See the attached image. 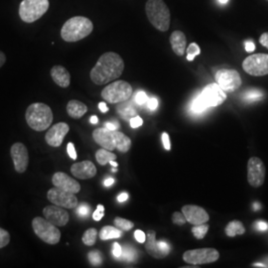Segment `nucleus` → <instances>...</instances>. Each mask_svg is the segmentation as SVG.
Listing matches in <instances>:
<instances>
[{
  "instance_id": "obj_16",
  "label": "nucleus",
  "mask_w": 268,
  "mask_h": 268,
  "mask_svg": "<svg viewBox=\"0 0 268 268\" xmlns=\"http://www.w3.org/2000/svg\"><path fill=\"white\" fill-rule=\"evenodd\" d=\"M70 130V126L66 122H59L49 127L47 133L45 135V140L48 145L52 147H59L62 145L65 136Z\"/></svg>"
},
{
  "instance_id": "obj_45",
  "label": "nucleus",
  "mask_w": 268,
  "mask_h": 268,
  "mask_svg": "<svg viewBox=\"0 0 268 268\" xmlns=\"http://www.w3.org/2000/svg\"><path fill=\"white\" fill-rule=\"evenodd\" d=\"M134 238L139 243H144L146 241V235L140 230H137L134 232Z\"/></svg>"
},
{
  "instance_id": "obj_26",
  "label": "nucleus",
  "mask_w": 268,
  "mask_h": 268,
  "mask_svg": "<svg viewBox=\"0 0 268 268\" xmlns=\"http://www.w3.org/2000/svg\"><path fill=\"white\" fill-rule=\"evenodd\" d=\"M100 239L102 241H108V240H113V239H119L122 236V231L117 229L116 227H110L106 226L104 227L101 232L99 233Z\"/></svg>"
},
{
  "instance_id": "obj_8",
  "label": "nucleus",
  "mask_w": 268,
  "mask_h": 268,
  "mask_svg": "<svg viewBox=\"0 0 268 268\" xmlns=\"http://www.w3.org/2000/svg\"><path fill=\"white\" fill-rule=\"evenodd\" d=\"M32 228L35 235L41 241L55 245L61 241V232L57 226L42 216H36L32 220Z\"/></svg>"
},
{
  "instance_id": "obj_28",
  "label": "nucleus",
  "mask_w": 268,
  "mask_h": 268,
  "mask_svg": "<svg viewBox=\"0 0 268 268\" xmlns=\"http://www.w3.org/2000/svg\"><path fill=\"white\" fill-rule=\"evenodd\" d=\"M116 158H117V156L114 153H112L111 151L105 149V148L98 150L96 153V159L98 161V163L102 166L107 165V163H109L110 161L116 160Z\"/></svg>"
},
{
  "instance_id": "obj_53",
  "label": "nucleus",
  "mask_w": 268,
  "mask_h": 268,
  "mask_svg": "<svg viewBox=\"0 0 268 268\" xmlns=\"http://www.w3.org/2000/svg\"><path fill=\"white\" fill-rule=\"evenodd\" d=\"M99 108H100V110H101L103 113H106V112L108 111V107H107L106 103H100V104H99Z\"/></svg>"
},
{
  "instance_id": "obj_48",
  "label": "nucleus",
  "mask_w": 268,
  "mask_h": 268,
  "mask_svg": "<svg viewBox=\"0 0 268 268\" xmlns=\"http://www.w3.org/2000/svg\"><path fill=\"white\" fill-rule=\"evenodd\" d=\"M158 244H159V247H160L162 252L167 256L169 254V252H170V245H169V243L166 242V241H158Z\"/></svg>"
},
{
  "instance_id": "obj_1",
  "label": "nucleus",
  "mask_w": 268,
  "mask_h": 268,
  "mask_svg": "<svg viewBox=\"0 0 268 268\" xmlns=\"http://www.w3.org/2000/svg\"><path fill=\"white\" fill-rule=\"evenodd\" d=\"M124 70V62L118 54L107 52L100 57L92 69L90 77L93 82L103 85L118 79Z\"/></svg>"
},
{
  "instance_id": "obj_25",
  "label": "nucleus",
  "mask_w": 268,
  "mask_h": 268,
  "mask_svg": "<svg viewBox=\"0 0 268 268\" xmlns=\"http://www.w3.org/2000/svg\"><path fill=\"white\" fill-rule=\"evenodd\" d=\"M116 111L119 114V116L124 119V120H130L132 117L137 115L136 108L134 107L133 105L129 102H123L120 103L119 106L116 107Z\"/></svg>"
},
{
  "instance_id": "obj_54",
  "label": "nucleus",
  "mask_w": 268,
  "mask_h": 268,
  "mask_svg": "<svg viewBox=\"0 0 268 268\" xmlns=\"http://www.w3.org/2000/svg\"><path fill=\"white\" fill-rule=\"evenodd\" d=\"M113 184H114V179H113V178H107V179L105 180V182H104V185H105L106 187H110V186H112Z\"/></svg>"
},
{
  "instance_id": "obj_7",
  "label": "nucleus",
  "mask_w": 268,
  "mask_h": 268,
  "mask_svg": "<svg viewBox=\"0 0 268 268\" xmlns=\"http://www.w3.org/2000/svg\"><path fill=\"white\" fill-rule=\"evenodd\" d=\"M132 86L125 80H116L107 85L103 92V99L109 104H120L128 101L132 96Z\"/></svg>"
},
{
  "instance_id": "obj_12",
  "label": "nucleus",
  "mask_w": 268,
  "mask_h": 268,
  "mask_svg": "<svg viewBox=\"0 0 268 268\" xmlns=\"http://www.w3.org/2000/svg\"><path fill=\"white\" fill-rule=\"evenodd\" d=\"M47 199L56 206L65 209H76L79 206V200L76 194L54 187L47 193Z\"/></svg>"
},
{
  "instance_id": "obj_3",
  "label": "nucleus",
  "mask_w": 268,
  "mask_h": 268,
  "mask_svg": "<svg viewBox=\"0 0 268 268\" xmlns=\"http://www.w3.org/2000/svg\"><path fill=\"white\" fill-rule=\"evenodd\" d=\"M227 100L226 92L215 82L204 87L202 93L194 99L191 110L195 113H201L209 107H218Z\"/></svg>"
},
{
  "instance_id": "obj_40",
  "label": "nucleus",
  "mask_w": 268,
  "mask_h": 268,
  "mask_svg": "<svg viewBox=\"0 0 268 268\" xmlns=\"http://www.w3.org/2000/svg\"><path fill=\"white\" fill-rule=\"evenodd\" d=\"M77 214L80 216H87L90 214V207L86 204H80L78 206Z\"/></svg>"
},
{
  "instance_id": "obj_27",
  "label": "nucleus",
  "mask_w": 268,
  "mask_h": 268,
  "mask_svg": "<svg viewBox=\"0 0 268 268\" xmlns=\"http://www.w3.org/2000/svg\"><path fill=\"white\" fill-rule=\"evenodd\" d=\"M226 235L230 238H234L236 236H241L245 233V229L240 220H233L229 222L226 228Z\"/></svg>"
},
{
  "instance_id": "obj_4",
  "label": "nucleus",
  "mask_w": 268,
  "mask_h": 268,
  "mask_svg": "<svg viewBox=\"0 0 268 268\" xmlns=\"http://www.w3.org/2000/svg\"><path fill=\"white\" fill-rule=\"evenodd\" d=\"M27 124L35 131L48 129L54 120L51 107L43 103H34L27 107L25 113Z\"/></svg>"
},
{
  "instance_id": "obj_23",
  "label": "nucleus",
  "mask_w": 268,
  "mask_h": 268,
  "mask_svg": "<svg viewBox=\"0 0 268 268\" xmlns=\"http://www.w3.org/2000/svg\"><path fill=\"white\" fill-rule=\"evenodd\" d=\"M170 44L177 56H184L187 46L186 36L182 31H174L170 36Z\"/></svg>"
},
{
  "instance_id": "obj_38",
  "label": "nucleus",
  "mask_w": 268,
  "mask_h": 268,
  "mask_svg": "<svg viewBox=\"0 0 268 268\" xmlns=\"http://www.w3.org/2000/svg\"><path fill=\"white\" fill-rule=\"evenodd\" d=\"M172 221L175 224V225H178V226H183L186 224L187 219L185 217L184 214H181V213H174L172 214Z\"/></svg>"
},
{
  "instance_id": "obj_52",
  "label": "nucleus",
  "mask_w": 268,
  "mask_h": 268,
  "mask_svg": "<svg viewBox=\"0 0 268 268\" xmlns=\"http://www.w3.org/2000/svg\"><path fill=\"white\" fill-rule=\"evenodd\" d=\"M127 199H128V194H127V193H121V194L117 197V201H118L119 203H123V202H125Z\"/></svg>"
},
{
  "instance_id": "obj_42",
  "label": "nucleus",
  "mask_w": 268,
  "mask_h": 268,
  "mask_svg": "<svg viewBox=\"0 0 268 268\" xmlns=\"http://www.w3.org/2000/svg\"><path fill=\"white\" fill-rule=\"evenodd\" d=\"M67 151H68V154L69 156L73 159V160H76L78 155H77V151H76V148H75V145L74 143L70 142L68 143V146H67Z\"/></svg>"
},
{
  "instance_id": "obj_62",
  "label": "nucleus",
  "mask_w": 268,
  "mask_h": 268,
  "mask_svg": "<svg viewBox=\"0 0 268 268\" xmlns=\"http://www.w3.org/2000/svg\"><path fill=\"white\" fill-rule=\"evenodd\" d=\"M116 171H117L116 167H113V168H112V172H116Z\"/></svg>"
},
{
  "instance_id": "obj_58",
  "label": "nucleus",
  "mask_w": 268,
  "mask_h": 268,
  "mask_svg": "<svg viewBox=\"0 0 268 268\" xmlns=\"http://www.w3.org/2000/svg\"><path fill=\"white\" fill-rule=\"evenodd\" d=\"M260 209V205L258 204V203H254L253 204V210L254 211H257V210H259Z\"/></svg>"
},
{
  "instance_id": "obj_17",
  "label": "nucleus",
  "mask_w": 268,
  "mask_h": 268,
  "mask_svg": "<svg viewBox=\"0 0 268 268\" xmlns=\"http://www.w3.org/2000/svg\"><path fill=\"white\" fill-rule=\"evenodd\" d=\"M43 214L46 219H48L57 227L66 226L70 219V214L65 210V208L56 205L45 207L43 210Z\"/></svg>"
},
{
  "instance_id": "obj_20",
  "label": "nucleus",
  "mask_w": 268,
  "mask_h": 268,
  "mask_svg": "<svg viewBox=\"0 0 268 268\" xmlns=\"http://www.w3.org/2000/svg\"><path fill=\"white\" fill-rule=\"evenodd\" d=\"M71 172L74 177L80 180H86L97 175V167L92 161H81L72 165Z\"/></svg>"
},
{
  "instance_id": "obj_39",
  "label": "nucleus",
  "mask_w": 268,
  "mask_h": 268,
  "mask_svg": "<svg viewBox=\"0 0 268 268\" xmlns=\"http://www.w3.org/2000/svg\"><path fill=\"white\" fill-rule=\"evenodd\" d=\"M105 215V207L103 205H98L97 210L95 211V213L93 214V218L97 221L101 220Z\"/></svg>"
},
{
  "instance_id": "obj_6",
  "label": "nucleus",
  "mask_w": 268,
  "mask_h": 268,
  "mask_svg": "<svg viewBox=\"0 0 268 268\" xmlns=\"http://www.w3.org/2000/svg\"><path fill=\"white\" fill-rule=\"evenodd\" d=\"M145 11L149 22L161 32L168 31L170 27V10L163 0H148Z\"/></svg>"
},
{
  "instance_id": "obj_33",
  "label": "nucleus",
  "mask_w": 268,
  "mask_h": 268,
  "mask_svg": "<svg viewBox=\"0 0 268 268\" xmlns=\"http://www.w3.org/2000/svg\"><path fill=\"white\" fill-rule=\"evenodd\" d=\"M88 260L90 262L94 265V266H100L103 263V255L100 251L98 250H93L91 252H88L87 254Z\"/></svg>"
},
{
  "instance_id": "obj_43",
  "label": "nucleus",
  "mask_w": 268,
  "mask_h": 268,
  "mask_svg": "<svg viewBox=\"0 0 268 268\" xmlns=\"http://www.w3.org/2000/svg\"><path fill=\"white\" fill-rule=\"evenodd\" d=\"M129 123H130V126L132 128H138V127H140L143 124V119L140 116L136 115V116H134L129 120Z\"/></svg>"
},
{
  "instance_id": "obj_22",
  "label": "nucleus",
  "mask_w": 268,
  "mask_h": 268,
  "mask_svg": "<svg viewBox=\"0 0 268 268\" xmlns=\"http://www.w3.org/2000/svg\"><path fill=\"white\" fill-rule=\"evenodd\" d=\"M145 249L148 252V254L154 258L161 259V258L166 257V255L162 252L159 247L158 241H156V233L154 231H149L146 235Z\"/></svg>"
},
{
  "instance_id": "obj_2",
  "label": "nucleus",
  "mask_w": 268,
  "mask_h": 268,
  "mask_svg": "<svg viewBox=\"0 0 268 268\" xmlns=\"http://www.w3.org/2000/svg\"><path fill=\"white\" fill-rule=\"evenodd\" d=\"M93 137L99 145L109 151L117 149L120 153H126L131 148V139L117 130L98 128L94 130Z\"/></svg>"
},
{
  "instance_id": "obj_30",
  "label": "nucleus",
  "mask_w": 268,
  "mask_h": 268,
  "mask_svg": "<svg viewBox=\"0 0 268 268\" xmlns=\"http://www.w3.org/2000/svg\"><path fill=\"white\" fill-rule=\"evenodd\" d=\"M98 231L96 229H88L84 232L81 241L82 242L87 245V246H93L97 242V238H98Z\"/></svg>"
},
{
  "instance_id": "obj_47",
  "label": "nucleus",
  "mask_w": 268,
  "mask_h": 268,
  "mask_svg": "<svg viewBox=\"0 0 268 268\" xmlns=\"http://www.w3.org/2000/svg\"><path fill=\"white\" fill-rule=\"evenodd\" d=\"M255 226V229L258 231V232H266L268 230V224L265 221H262V220H258L254 224Z\"/></svg>"
},
{
  "instance_id": "obj_55",
  "label": "nucleus",
  "mask_w": 268,
  "mask_h": 268,
  "mask_svg": "<svg viewBox=\"0 0 268 268\" xmlns=\"http://www.w3.org/2000/svg\"><path fill=\"white\" fill-rule=\"evenodd\" d=\"M6 62V56L2 51H0V68L5 64Z\"/></svg>"
},
{
  "instance_id": "obj_35",
  "label": "nucleus",
  "mask_w": 268,
  "mask_h": 268,
  "mask_svg": "<svg viewBox=\"0 0 268 268\" xmlns=\"http://www.w3.org/2000/svg\"><path fill=\"white\" fill-rule=\"evenodd\" d=\"M9 242H10L9 233L6 230L0 228V248L7 246L9 244Z\"/></svg>"
},
{
  "instance_id": "obj_10",
  "label": "nucleus",
  "mask_w": 268,
  "mask_h": 268,
  "mask_svg": "<svg viewBox=\"0 0 268 268\" xmlns=\"http://www.w3.org/2000/svg\"><path fill=\"white\" fill-rule=\"evenodd\" d=\"M219 258V253L212 247L187 250L183 254V259L189 264L199 265L215 262Z\"/></svg>"
},
{
  "instance_id": "obj_21",
  "label": "nucleus",
  "mask_w": 268,
  "mask_h": 268,
  "mask_svg": "<svg viewBox=\"0 0 268 268\" xmlns=\"http://www.w3.org/2000/svg\"><path fill=\"white\" fill-rule=\"evenodd\" d=\"M51 77L55 83L61 87L66 88L71 83V75L69 71L63 66L60 65L54 66L51 69Z\"/></svg>"
},
{
  "instance_id": "obj_15",
  "label": "nucleus",
  "mask_w": 268,
  "mask_h": 268,
  "mask_svg": "<svg viewBox=\"0 0 268 268\" xmlns=\"http://www.w3.org/2000/svg\"><path fill=\"white\" fill-rule=\"evenodd\" d=\"M10 155L15 171L19 174L25 173L29 165V152L26 146L21 142L14 143L10 148Z\"/></svg>"
},
{
  "instance_id": "obj_60",
  "label": "nucleus",
  "mask_w": 268,
  "mask_h": 268,
  "mask_svg": "<svg viewBox=\"0 0 268 268\" xmlns=\"http://www.w3.org/2000/svg\"><path fill=\"white\" fill-rule=\"evenodd\" d=\"M263 263L266 265V267H268V256L264 258V262H263Z\"/></svg>"
},
{
  "instance_id": "obj_36",
  "label": "nucleus",
  "mask_w": 268,
  "mask_h": 268,
  "mask_svg": "<svg viewBox=\"0 0 268 268\" xmlns=\"http://www.w3.org/2000/svg\"><path fill=\"white\" fill-rule=\"evenodd\" d=\"M147 101H148V97H147L146 93H144V92H142V91L138 92V93L135 95V97H134V102H135L137 105H139V106L146 105Z\"/></svg>"
},
{
  "instance_id": "obj_57",
  "label": "nucleus",
  "mask_w": 268,
  "mask_h": 268,
  "mask_svg": "<svg viewBox=\"0 0 268 268\" xmlns=\"http://www.w3.org/2000/svg\"><path fill=\"white\" fill-rule=\"evenodd\" d=\"M253 266H254V267L266 268V265H265L264 263H254V264H253Z\"/></svg>"
},
{
  "instance_id": "obj_19",
  "label": "nucleus",
  "mask_w": 268,
  "mask_h": 268,
  "mask_svg": "<svg viewBox=\"0 0 268 268\" xmlns=\"http://www.w3.org/2000/svg\"><path fill=\"white\" fill-rule=\"evenodd\" d=\"M52 183L54 187L59 188L74 194H77L80 191V183L64 172L55 173L52 177Z\"/></svg>"
},
{
  "instance_id": "obj_11",
  "label": "nucleus",
  "mask_w": 268,
  "mask_h": 268,
  "mask_svg": "<svg viewBox=\"0 0 268 268\" xmlns=\"http://www.w3.org/2000/svg\"><path fill=\"white\" fill-rule=\"evenodd\" d=\"M242 68L244 72L251 76L261 77L268 75L267 54H255L247 57L242 63Z\"/></svg>"
},
{
  "instance_id": "obj_37",
  "label": "nucleus",
  "mask_w": 268,
  "mask_h": 268,
  "mask_svg": "<svg viewBox=\"0 0 268 268\" xmlns=\"http://www.w3.org/2000/svg\"><path fill=\"white\" fill-rule=\"evenodd\" d=\"M122 258L128 261H132L136 257V252L134 251L131 247H125V249H122Z\"/></svg>"
},
{
  "instance_id": "obj_14",
  "label": "nucleus",
  "mask_w": 268,
  "mask_h": 268,
  "mask_svg": "<svg viewBox=\"0 0 268 268\" xmlns=\"http://www.w3.org/2000/svg\"><path fill=\"white\" fill-rule=\"evenodd\" d=\"M265 179V166L257 157H252L247 164V180L252 187H260Z\"/></svg>"
},
{
  "instance_id": "obj_29",
  "label": "nucleus",
  "mask_w": 268,
  "mask_h": 268,
  "mask_svg": "<svg viewBox=\"0 0 268 268\" xmlns=\"http://www.w3.org/2000/svg\"><path fill=\"white\" fill-rule=\"evenodd\" d=\"M264 97L263 92L257 88H250L242 94V99L247 103H254L262 100Z\"/></svg>"
},
{
  "instance_id": "obj_31",
  "label": "nucleus",
  "mask_w": 268,
  "mask_h": 268,
  "mask_svg": "<svg viewBox=\"0 0 268 268\" xmlns=\"http://www.w3.org/2000/svg\"><path fill=\"white\" fill-rule=\"evenodd\" d=\"M113 224H114V226L117 229L121 230L122 232H128L131 229H133L134 227V224L132 221H130V220L126 219V218H122L120 216L115 217L114 220H113Z\"/></svg>"
},
{
  "instance_id": "obj_24",
  "label": "nucleus",
  "mask_w": 268,
  "mask_h": 268,
  "mask_svg": "<svg viewBox=\"0 0 268 268\" xmlns=\"http://www.w3.org/2000/svg\"><path fill=\"white\" fill-rule=\"evenodd\" d=\"M87 111V107L77 100H72L67 105V112L68 114L75 119H79L82 117Z\"/></svg>"
},
{
  "instance_id": "obj_56",
  "label": "nucleus",
  "mask_w": 268,
  "mask_h": 268,
  "mask_svg": "<svg viewBox=\"0 0 268 268\" xmlns=\"http://www.w3.org/2000/svg\"><path fill=\"white\" fill-rule=\"evenodd\" d=\"M90 121H91V123H93V124H97V123L99 122V118H98V116L94 115V116H92V117H91Z\"/></svg>"
},
{
  "instance_id": "obj_9",
  "label": "nucleus",
  "mask_w": 268,
  "mask_h": 268,
  "mask_svg": "<svg viewBox=\"0 0 268 268\" xmlns=\"http://www.w3.org/2000/svg\"><path fill=\"white\" fill-rule=\"evenodd\" d=\"M49 9V0H22L19 16L22 21L33 23L40 19Z\"/></svg>"
},
{
  "instance_id": "obj_59",
  "label": "nucleus",
  "mask_w": 268,
  "mask_h": 268,
  "mask_svg": "<svg viewBox=\"0 0 268 268\" xmlns=\"http://www.w3.org/2000/svg\"><path fill=\"white\" fill-rule=\"evenodd\" d=\"M109 164H110L111 166H113V167H118V164H117V163L114 160L110 161Z\"/></svg>"
},
{
  "instance_id": "obj_18",
  "label": "nucleus",
  "mask_w": 268,
  "mask_h": 268,
  "mask_svg": "<svg viewBox=\"0 0 268 268\" xmlns=\"http://www.w3.org/2000/svg\"><path fill=\"white\" fill-rule=\"evenodd\" d=\"M182 212L185 215L187 221L194 226L206 224L210 219L209 214L202 207H199V206H195V205L184 206L182 208Z\"/></svg>"
},
{
  "instance_id": "obj_44",
  "label": "nucleus",
  "mask_w": 268,
  "mask_h": 268,
  "mask_svg": "<svg viewBox=\"0 0 268 268\" xmlns=\"http://www.w3.org/2000/svg\"><path fill=\"white\" fill-rule=\"evenodd\" d=\"M162 142H163V145H164V148L166 150H170L171 149V142H170V137H169V134L166 133V132H163L162 133Z\"/></svg>"
},
{
  "instance_id": "obj_46",
  "label": "nucleus",
  "mask_w": 268,
  "mask_h": 268,
  "mask_svg": "<svg viewBox=\"0 0 268 268\" xmlns=\"http://www.w3.org/2000/svg\"><path fill=\"white\" fill-rule=\"evenodd\" d=\"M146 106L150 110L153 111V110L157 109V107H158V100L155 98H150V99H148Z\"/></svg>"
},
{
  "instance_id": "obj_50",
  "label": "nucleus",
  "mask_w": 268,
  "mask_h": 268,
  "mask_svg": "<svg viewBox=\"0 0 268 268\" xmlns=\"http://www.w3.org/2000/svg\"><path fill=\"white\" fill-rule=\"evenodd\" d=\"M244 45H245V51L246 52H249L250 53V52H253L255 50V45L251 41H246Z\"/></svg>"
},
{
  "instance_id": "obj_32",
  "label": "nucleus",
  "mask_w": 268,
  "mask_h": 268,
  "mask_svg": "<svg viewBox=\"0 0 268 268\" xmlns=\"http://www.w3.org/2000/svg\"><path fill=\"white\" fill-rule=\"evenodd\" d=\"M208 231H209V226L208 225H198V226H195L193 229H192V234L194 235V237L198 240H202L206 237V235L208 234Z\"/></svg>"
},
{
  "instance_id": "obj_34",
  "label": "nucleus",
  "mask_w": 268,
  "mask_h": 268,
  "mask_svg": "<svg viewBox=\"0 0 268 268\" xmlns=\"http://www.w3.org/2000/svg\"><path fill=\"white\" fill-rule=\"evenodd\" d=\"M201 54V49L196 43H192L187 49V60L188 61H194L196 56Z\"/></svg>"
},
{
  "instance_id": "obj_13",
  "label": "nucleus",
  "mask_w": 268,
  "mask_h": 268,
  "mask_svg": "<svg viewBox=\"0 0 268 268\" xmlns=\"http://www.w3.org/2000/svg\"><path fill=\"white\" fill-rule=\"evenodd\" d=\"M216 83L226 92L234 93L239 90L241 85V78L236 70L222 69L216 72L215 76Z\"/></svg>"
},
{
  "instance_id": "obj_41",
  "label": "nucleus",
  "mask_w": 268,
  "mask_h": 268,
  "mask_svg": "<svg viewBox=\"0 0 268 268\" xmlns=\"http://www.w3.org/2000/svg\"><path fill=\"white\" fill-rule=\"evenodd\" d=\"M112 254L115 258H119L122 255V247L118 242H114L112 246Z\"/></svg>"
},
{
  "instance_id": "obj_5",
  "label": "nucleus",
  "mask_w": 268,
  "mask_h": 268,
  "mask_svg": "<svg viewBox=\"0 0 268 268\" xmlns=\"http://www.w3.org/2000/svg\"><path fill=\"white\" fill-rule=\"evenodd\" d=\"M94 30L93 22L83 16L70 18L61 29V37L66 42H78L87 37Z\"/></svg>"
},
{
  "instance_id": "obj_61",
  "label": "nucleus",
  "mask_w": 268,
  "mask_h": 268,
  "mask_svg": "<svg viewBox=\"0 0 268 268\" xmlns=\"http://www.w3.org/2000/svg\"><path fill=\"white\" fill-rule=\"evenodd\" d=\"M218 1H219L220 3H222V4H226V3H227L229 0H218Z\"/></svg>"
},
{
  "instance_id": "obj_49",
  "label": "nucleus",
  "mask_w": 268,
  "mask_h": 268,
  "mask_svg": "<svg viewBox=\"0 0 268 268\" xmlns=\"http://www.w3.org/2000/svg\"><path fill=\"white\" fill-rule=\"evenodd\" d=\"M105 127L110 130H117L119 128V123L117 121H109L105 123Z\"/></svg>"
},
{
  "instance_id": "obj_51",
  "label": "nucleus",
  "mask_w": 268,
  "mask_h": 268,
  "mask_svg": "<svg viewBox=\"0 0 268 268\" xmlns=\"http://www.w3.org/2000/svg\"><path fill=\"white\" fill-rule=\"evenodd\" d=\"M259 42L262 46H264L265 48L268 49V33H263L261 36H260V39H259Z\"/></svg>"
}]
</instances>
